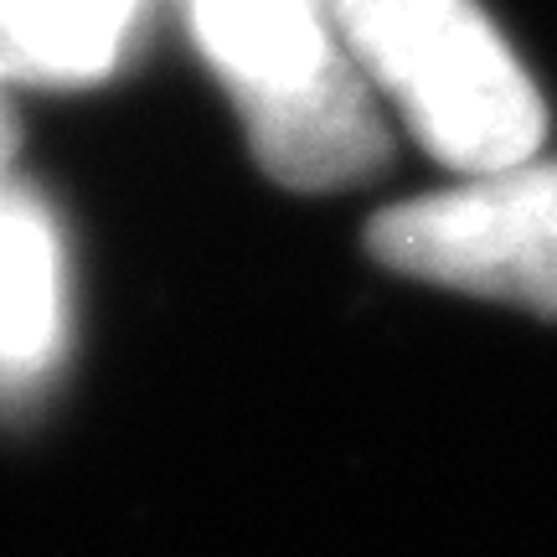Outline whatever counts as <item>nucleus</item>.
Wrapping results in <instances>:
<instances>
[{"label":"nucleus","mask_w":557,"mask_h":557,"mask_svg":"<svg viewBox=\"0 0 557 557\" xmlns=\"http://www.w3.org/2000/svg\"><path fill=\"white\" fill-rule=\"evenodd\" d=\"M336 32L361 78L465 176H491L537 156L547 135L527 78L480 0H331Z\"/></svg>","instance_id":"1"},{"label":"nucleus","mask_w":557,"mask_h":557,"mask_svg":"<svg viewBox=\"0 0 557 557\" xmlns=\"http://www.w3.org/2000/svg\"><path fill=\"white\" fill-rule=\"evenodd\" d=\"M372 259L475 299L557 315V160L429 191L367 227Z\"/></svg>","instance_id":"2"},{"label":"nucleus","mask_w":557,"mask_h":557,"mask_svg":"<svg viewBox=\"0 0 557 557\" xmlns=\"http://www.w3.org/2000/svg\"><path fill=\"white\" fill-rule=\"evenodd\" d=\"M62 341V243L21 191H0V377H37Z\"/></svg>","instance_id":"3"},{"label":"nucleus","mask_w":557,"mask_h":557,"mask_svg":"<svg viewBox=\"0 0 557 557\" xmlns=\"http://www.w3.org/2000/svg\"><path fill=\"white\" fill-rule=\"evenodd\" d=\"M145 0H0V58L47 83L103 78L139 26Z\"/></svg>","instance_id":"4"},{"label":"nucleus","mask_w":557,"mask_h":557,"mask_svg":"<svg viewBox=\"0 0 557 557\" xmlns=\"http://www.w3.org/2000/svg\"><path fill=\"white\" fill-rule=\"evenodd\" d=\"M11 145H16V129H11V114H5V103H0V160L11 156Z\"/></svg>","instance_id":"5"},{"label":"nucleus","mask_w":557,"mask_h":557,"mask_svg":"<svg viewBox=\"0 0 557 557\" xmlns=\"http://www.w3.org/2000/svg\"><path fill=\"white\" fill-rule=\"evenodd\" d=\"M191 5H197V0H191Z\"/></svg>","instance_id":"6"}]
</instances>
